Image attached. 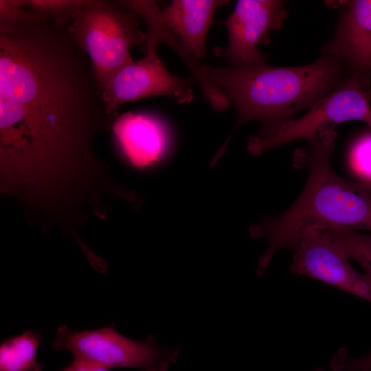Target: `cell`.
Listing matches in <instances>:
<instances>
[{
    "mask_svg": "<svg viewBox=\"0 0 371 371\" xmlns=\"http://www.w3.org/2000/svg\"><path fill=\"white\" fill-rule=\"evenodd\" d=\"M366 191L371 196V183L360 182Z\"/></svg>",
    "mask_w": 371,
    "mask_h": 371,
    "instance_id": "21",
    "label": "cell"
},
{
    "mask_svg": "<svg viewBox=\"0 0 371 371\" xmlns=\"http://www.w3.org/2000/svg\"><path fill=\"white\" fill-rule=\"evenodd\" d=\"M330 369L332 371H371V352L360 357H352L346 348H341L333 358Z\"/></svg>",
    "mask_w": 371,
    "mask_h": 371,
    "instance_id": "18",
    "label": "cell"
},
{
    "mask_svg": "<svg viewBox=\"0 0 371 371\" xmlns=\"http://www.w3.org/2000/svg\"><path fill=\"white\" fill-rule=\"evenodd\" d=\"M52 346L109 369L134 368L142 371H166L175 362L178 354L174 348L159 346L152 336L144 341H135L112 327L78 332L60 326Z\"/></svg>",
    "mask_w": 371,
    "mask_h": 371,
    "instance_id": "6",
    "label": "cell"
},
{
    "mask_svg": "<svg viewBox=\"0 0 371 371\" xmlns=\"http://www.w3.org/2000/svg\"><path fill=\"white\" fill-rule=\"evenodd\" d=\"M349 159L359 182L371 183V133L363 134L355 141Z\"/></svg>",
    "mask_w": 371,
    "mask_h": 371,
    "instance_id": "17",
    "label": "cell"
},
{
    "mask_svg": "<svg viewBox=\"0 0 371 371\" xmlns=\"http://www.w3.org/2000/svg\"><path fill=\"white\" fill-rule=\"evenodd\" d=\"M229 1L173 0L161 9V19L182 47L194 58L207 55L206 38L216 10Z\"/></svg>",
    "mask_w": 371,
    "mask_h": 371,
    "instance_id": "12",
    "label": "cell"
},
{
    "mask_svg": "<svg viewBox=\"0 0 371 371\" xmlns=\"http://www.w3.org/2000/svg\"><path fill=\"white\" fill-rule=\"evenodd\" d=\"M68 25L33 12L0 29L1 188L36 203L97 182L106 165L93 141L117 117Z\"/></svg>",
    "mask_w": 371,
    "mask_h": 371,
    "instance_id": "1",
    "label": "cell"
},
{
    "mask_svg": "<svg viewBox=\"0 0 371 371\" xmlns=\"http://www.w3.org/2000/svg\"><path fill=\"white\" fill-rule=\"evenodd\" d=\"M336 137L333 131L296 153L295 164L308 168L302 193L280 216L251 227L252 238L268 242L258 261V275L265 272L278 251L292 249L306 232L340 228L371 232V196L360 182L343 179L330 166Z\"/></svg>",
    "mask_w": 371,
    "mask_h": 371,
    "instance_id": "2",
    "label": "cell"
},
{
    "mask_svg": "<svg viewBox=\"0 0 371 371\" xmlns=\"http://www.w3.org/2000/svg\"><path fill=\"white\" fill-rule=\"evenodd\" d=\"M40 338L26 331L4 341L0 347V371H43L36 359Z\"/></svg>",
    "mask_w": 371,
    "mask_h": 371,
    "instance_id": "14",
    "label": "cell"
},
{
    "mask_svg": "<svg viewBox=\"0 0 371 371\" xmlns=\"http://www.w3.org/2000/svg\"><path fill=\"white\" fill-rule=\"evenodd\" d=\"M85 0H21L34 13L52 19L58 25L71 23L79 14Z\"/></svg>",
    "mask_w": 371,
    "mask_h": 371,
    "instance_id": "16",
    "label": "cell"
},
{
    "mask_svg": "<svg viewBox=\"0 0 371 371\" xmlns=\"http://www.w3.org/2000/svg\"><path fill=\"white\" fill-rule=\"evenodd\" d=\"M324 55L341 58L364 84L371 78V0L341 2V13Z\"/></svg>",
    "mask_w": 371,
    "mask_h": 371,
    "instance_id": "10",
    "label": "cell"
},
{
    "mask_svg": "<svg viewBox=\"0 0 371 371\" xmlns=\"http://www.w3.org/2000/svg\"><path fill=\"white\" fill-rule=\"evenodd\" d=\"M159 43L146 38V56L119 69L103 91L110 112L117 114L125 103L153 96H167L179 104L190 103L194 98L191 79L171 74L157 54Z\"/></svg>",
    "mask_w": 371,
    "mask_h": 371,
    "instance_id": "7",
    "label": "cell"
},
{
    "mask_svg": "<svg viewBox=\"0 0 371 371\" xmlns=\"http://www.w3.org/2000/svg\"><path fill=\"white\" fill-rule=\"evenodd\" d=\"M286 15L285 4L282 1H238L225 20L216 22L226 28L228 44L223 48L216 47L215 55L225 58L229 66L266 63L258 45L269 41L271 32L282 27Z\"/></svg>",
    "mask_w": 371,
    "mask_h": 371,
    "instance_id": "9",
    "label": "cell"
},
{
    "mask_svg": "<svg viewBox=\"0 0 371 371\" xmlns=\"http://www.w3.org/2000/svg\"><path fill=\"white\" fill-rule=\"evenodd\" d=\"M315 371H327V370H322V369H317Z\"/></svg>",
    "mask_w": 371,
    "mask_h": 371,
    "instance_id": "23",
    "label": "cell"
},
{
    "mask_svg": "<svg viewBox=\"0 0 371 371\" xmlns=\"http://www.w3.org/2000/svg\"><path fill=\"white\" fill-rule=\"evenodd\" d=\"M124 8L132 10L139 16L147 25L146 36L161 43L168 45L182 58L190 68L195 80L199 83L206 101L216 111H223L231 106V104L207 78L204 66L190 55L179 43L174 35L163 23L161 16V8L157 3L151 0L122 1Z\"/></svg>",
    "mask_w": 371,
    "mask_h": 371,
    "instance_id": "13",
    "label": "cell"
},
{
    "mask_svg": "<svg viewBox=\"0 0 371 371\" xmlns=\"http://www.w3.org/2000/svg\"><path fill=\"white\" fill-rule=\"evenodd\" d=\"M62 371H110V369L87 360L75 358Z\"/></svg>",
    "mask_w": 371,
    "mask_h": 371,
    "instance_id": "20",
    "label": "cell"
},
{
    "mask_svg": "<svg viewBox=\"0 0 371 371\" xmlns=\"http://www.w3.org/2000/svg\"><path fill=\"white\" fill-rule=\"evenodd\" d=\"M349 259L357 262L371 278V234L350 229H328Z\"/></svg>",
    "mask_w": 371,
    "mask_h": 371,
    "instance_id": "15",
    "label": "cell"
},
{
    "mask_svg": "<svg viewBox=\"0 0 371 371\" xmlns=\"http://www.w3.org/2000/svg\"><path fill=\"white\" fill-rule=\"evenodd\" d=\"M111 128L124 156L137 168L157 162L167 149L168 130L151 115L128 112L117 117Z\"/></svg>",
    "mask_w": 371,
    "mask_h": 371,
    "instance_id": "11",
    "label": "cell"
},
{
    "mask_svg": "<svg viewBox=\"0 0 371 371\" xmlns=\"http://www.w3.org/2000/svg\"><path fill=\"white\" fill-rule=\"evenodd\" d=\"M31 14L23 9L21 0H0V29L10 27Z\"/></svg>",
    "mask_w": 371,
    "mask_h": 371,
    "instance_id": "19",
    "label": "cell"
},
{
    "mask_svg": "<svg viewBox=\"0 0 371 371\" xmlns=\"http://www.w3.org/2000/svg\"><path fill=\"white\" fill-rule=\"evenodd\" d=\"M343 60L324 55L297 67L256 65L214 67L205 65L207 79L235 106V130L252 120L263 126L293 118L310 108L342 82Z\"/></svg>",
    "mask_w": 371,
    "mask_h": 371,
    "instance_id": "3",
    "label": "cell"
},
{
    "mask_svg": "<svg viewBox=\"0 0 371 371\" xmlns=\"http://www.w3.org/2000/svg\"><path fill=\"white\" fill-rule=\"evenodd\" d=\"M139 25L138 15L118 1L85 0L78 16L68 25L87 54L103 91L119 69L133 61L132 47L146 49V34Z\"/></svg>",
    "mask_w": 371,
    "mask_h": 371,
    "instance_id": "4",
    "label": "cell"
},
{
    "mask_svg": "<svg viewBox=\"0 0 371 371\" xmlns=\"http://www.w3.org/2000/svg\"><path fill=\"white\" fill-rule=\"evenodd\" d=\"M366 124L368 125V126L371 128V114L368 117V118L365 122Z\"/></svg>",
    "mask_w": 371,
    "mask_h": 371,
    "instance_id": "22",
    "label": "cell"
},
{
    "mask_svg": "<svg viewBox=\"0 0 371 371\" xmlns=\"http://www.w3.org/2000/svg\"><path fill=\"white\" fill-rule=\"evenodd\" d=\"M292 249L291 273L309 276L371 302V278L352 266L328 229L306 232Z\"/></svg>",
    "mask_w": 371,
    "mask_h": 371,
    "instance_id": "8",
    "label": "cell"
},
{
    "mask_svg": "<svg viewBox=\"0 0 371 371\" xmlns=\"http://www.w3.org/2000/svg\"><path fill=\"white\" fill-rule=\"evenodd\" d=\"M371 89L351 76L311 106L306 113L265 125L250 136L247 148L258 155L289 142L318 139L350 120L366 122L371 114Z\"/></svg>",
    "mask_w": 371,
    "mask_h": 371,
    "instance_id": "5",
    "label": "cell"
}]
</instances>
